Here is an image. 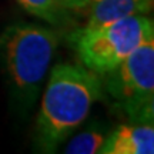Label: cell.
Wrapping results in <instances>:
<instances>
[{
	"label": "cell",
	"instance_id": "1",
	"mask_svg": "<svg viewBox=\"0 0 154 154\" xmlns=\"http://www.w3.org/2000/svg\"><path fill=\"white\" fill-rule=\"evenodd\" d=\"M99 74L80 64L61 63L51 70L36 123V143L50 153L82 124L101 97Z\"/></svg>",
	"mask_w": 154,
	"mask_h": 154
},
{
	"label": "cell",
	"instance_id": "2",
	"mask_svg": "<svg viewBox=\"0 0 154 154\" xmlns=\"http://www.w3.org/2000/svg\"><path fill=\"white\" fill-rule=\"evenodd\" d=\"M57 44L54 30L38 24L17 23L3 32L0 53L13 94L22 106L34 101Z\"/></svg>",
	"mask_w": 154,
	"mask_h": 154
},
{
	"label": "cell",
	"instance_id": "3",
	"mask_svg": "<svg viewBox=\"0 0 154 154\" xmlns=\"http://www.w3.org/2000/svg\"><path fill=\"white\" fill-rule=\"evenodd\" d=\"M149 38H154L153 20L136 14L99 27L77 29L70 33L69 42L83 66L104 76Z\"/></svg>",
	"mask_w": 154,
	"mask_h": 154
},
{
	"label": "cell",
	"instance_id": "4",
	"mask_svg": "<svg viewBox=\"0 0 154 154\" xmlns=\"http://www.w3.org/2000/svg\"><path fill=\"white\" fill-rule=\"evenodd\" d=\"M104 76L107 93L123 109L130 123H153L154 38L141 43L116 69Z\"/></svg>",
	"mask_w": 154,
	"mask_h": 154
},
{
	"label": "cell",
	"instance_id": "5",
	"mask_svg": "<svg viewBox=\"0 0 154 154\" xmlns=\"http://www.w3.org/2000/svg\"><path fill=\"white\" fill-rule=\"evenodd\" d=\"M100 153L103 154H153V124H124L119 126L106 137Z\"/></svg>",
	"mask_w": 154,
	"mask_h": 154
},
{
	"label": "cell",
	"instance_id": "6",
	"mask_svg": "<svg viewBox=\"0 0 154 154\" xmlns=\"http://www.w3.org/2000/svg\"><path fill=\"white\" fill-rule=\"evenodd\" d=\"M154 0H97L86 7L84 27L93 29L153 10Z\"/></svg>",
	"mask_w": 154,
	"mask_h": 154
},
{
	"label": "cell",
	"instance_id": "7",
	"mask_svg": "<svg viewBox=\"0 0 154 154\" xmlns=\"http://www.w3.org/2000/svg\"><path fill=\"white\" fill-rule=\"evenodd\" d=\"M17 2L30 14L44 22H49L50 24L60 26L64 24L67 20L66 9L60 5L59 0H17Z\"/></svg>",
	"mask_w": 154,
	"mask_h": 154
},
{
	"label": "cell",
	"instance_id": "8",
	"mask_svg": "<svg viewBox=\"0 0 154 154\" xmlns=\"http://www.w3.org/2000/svg\"><path fill=\"white\" fill-rule=\"evenodd\" d=\"M106 136L100 130H86L77 134L72 138V141L67 144L64 153L69 154H94L100 153L101 146L104 143Z\"/></svg>",
	"mask_w": 154,
	"mask_h": 154
},
{
	"label": "cell",
	"instance_id": "9",
	"mask_svg": "<svg viewBox=\"0 0 154 154\" xmlns=\"http://www.w3.org/2000/svg\"><path fill=\"white\" fill-rule=\"evenodd\" d=\"M59 2L66 10H84L87 6L97 0H59Z\"/></svg>",
	"mask_w": 154,
	"mask_h": 154
}]
</instances>
